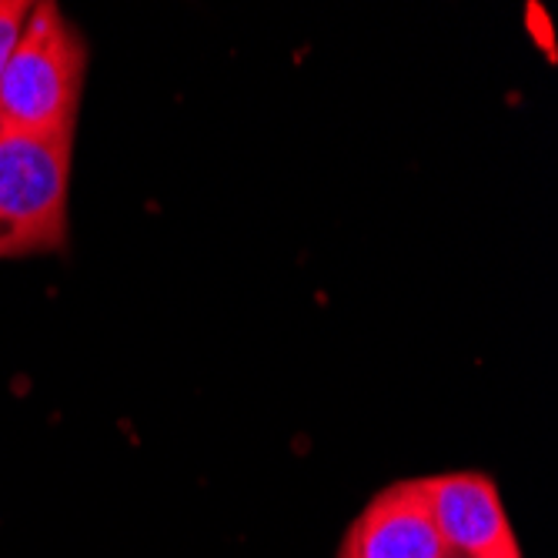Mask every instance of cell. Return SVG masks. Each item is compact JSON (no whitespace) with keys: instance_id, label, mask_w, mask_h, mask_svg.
<instances>
[{"instance_id":"1","label":"cell","mask_w":558,"mask_h":558,"mask_svg":"<svg viewBox=\"0 0 558 558\" xmlns=\"http://www.w3.org/2000/svg\"><path fill=\"white\" fill-rule=\"evenodd\" d=\"M87 77V47L58 4H31L0 71V131L74 134Z\"/></svg>"},{"instance_id":"5","label":"cell","mask_w":558,"mask_h":558,"mask_svg":"<svg viewBox=\"0 0 558 558\" xmlns=\"http://www.w3.org/2000/svg\"><path fill=\"white\" fill-rule=\"evenodd\" d=\"M27 14H31L27 0H0V71H4V64H8V54L21 37Z\"/></svg>"},{"instance_id":"3","label":"cell","mask_w":558,"mask_h":558,"mask_svg":"<svg viewBox=\"0 0 558 558\" xmlns=\"http://www.w3.org/2000/svg\"><path fill=\"white\" fill-rule=\"evenodd\" d=\"M425 492L448 558H522L492 475L445 472L425 478Z\"/></svg>"},{"instance_id":"4","label":"cell","mask_w":558,"mask_h":558,"mask_svg":"<svg viewBox=\"0 0 558 558\" xmlns=\"http://www.w3.org/2000/svg\"><path fill=\"white\" fill-rule=\"evenodd\" d=\"M338 558H448L428 509L425 478L381 488L348 525Z\"/></svg>"},{"instance_id":"2","label":"cell","mask_w":558,"mask_h":558,"mask_svg":"<svg viewBox=\"0 0 558 558\" xmlns=\"http://www.w3.org/2000/svg\"><path fill=\"white\" fill-rule=\"evenodd\" d=\"M71 168L74 134L0 131V258L64 247Z\"/></svg>"}]
</instances>
